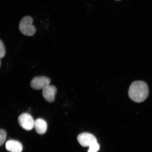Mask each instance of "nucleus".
<instances>
[{
    "instance_id": "1",
    "label": "nucleus",
    "mask_w": 152,
    "mask_h": 152,
    "mask_svg": "<svg viewBox=\"0 0 152 152\" xmlns=\"http://www.w3.org/2000/svg\"><path fill=\"white\" fill-rule=\"evenodd\" d=\"M149 94V88L144 82L134 81L129 87L128 94L131 99L137 102H144Z\"/></svg>"
},
{
    "instance_id": "2",
    "label": "nucleus",
    "mask_w": 152,
    "mask_h": 152,
    "mask_svg": "<svg viewBox=\"0 0 152 152\" xmlns=\"http://www.w3.org/2000/svg\"><path fill=\"white\" fill-rule=\"evenodd\" d=\"M33 19L28 16L23 18L19 24V29L22 34L28 36H32L35 34L36 28L33 25Z\"/></svg>"
},
{
    "instance_id": "3",
    "label": "nucleus",
    "mask_w": 152,
    "mask_h": 152,
    "mask_svg": "<svg viewBox=\"0 0 152 152\" xmlns=\"http://www.w3.org/2000/svg\"><path fill=\"white\" fill-rule=\"evenodd\" d=\"M19 125L22 128L26 130H31L34 126L35 121L32 116L28 113L20 115L18 118Z\"/></svg>"
},
{
    "instance_id": "4",
    "label": "nucleus",
    "mask_w": 152,
    "mask_h": 152,
    "mask_svg": "<svg viewBox=\"0 0 152 152\" xmlns=\"http://www.w3.org/2000/svg\"><path fill=\"white\" fill-rule=\"evenodd\" d=\"M50 80L49 78L44 76L34 78L30 83L32 88L36 90H43L50 85Z\"/></svg>"
},
{
    "instance_id": "5",
    "label": "nucleus",
    "mask_w": 152,
    "mask_h": 152,
    "mask_svg": "<svg viewBox=\"0 0 152 152\" xmlns=\"http://www.w3.org/2000/svg\"><path fill=\"white\" fill-rule=\"evenodd\" d=\"M78 141L80 145L84 147H90L97 142L96 137L88 133H83L80 134L77 137Z\"/></svg>"
},
{
    "instance_id": "6",
    "label": "nucleus",
    "mask_w": 152,
    "mask_h": 152,
    "mask_svg": "<svg viewBox=\"0 0 152 152\" xmlns=\"http://www.w3.org/2000/svg\"><path fill=\"white\" fill-rule=\"evenodd\" d=\"M56 92V87L49 85L43 89L42 94L43 98L47 102H52L55 100Z\"/></svg>"
},
{
    "instance_id": "7",
    "label": "nucleus",
    "mask_w": 152,
    "mask_h": 152,
    "mask_svg": "<svg viewBox=\"0 0 152 152\" xmlns=\"http://www.w3.org/2000/svg\"><path fill=\"white\" fill-rule=\"evenodd\" d=\"M5 147L7 151L10 152H22L23 150L21 143L14 140L7 141L6 143Z\"/></svg>"
},
{
    "instance_id": "8",
    "label": "nucleus",
    "mask_w": 152,
    "mask_h": 152,
    "mask_svg": "<svg viewBox=\"0 0 152 152\" xmlns=\"http://www.w3.org/2000/svg\"><path fill=\"white\" fill-rule=\"evenodd\" d=\"M34 127L38 134H42L46 132L47 124L44 120L39 118L35 121Z\"/></svg>"
},
{
    "instance_id": "9",
    "label": "nucleus",
    "mask_w": 152,
    "mask_h": 152,
    "mask_svg": "<svg viewBox=\"0 0 152 152\" xmlns=\"http://www.w3.org/2000/svg\"><path fill=\"white\" fill-rule=\"evenodd\" d=\"M7 134L3 129H0V147L4 143L6 139Z\"/></svg>"
},
{
    "instance_id": "10",
    "label": "nucleus",
    "mask_w": 152,
    "mask_h": 152,
    "mask_svg": "<svg viewBox=\"0 0 152 152\" xmlns=\"http://www.w3.org/2000/svg\"><path fill=\"white\" fill-rule=\"evenodd\" d=\"M99 144L97 142L89 147L88 152H97L99 150Z\"/></svg>"
},
{
    "instance_id": "11",
    "label": "nucleus",
    "mask_w": 152,
    "mask_h": 152,
    "mask_svg": "<svg viewBox=\"0 0 152 152\" xmlns=\"http://www.w3.org/2000/svg\"><path fill=\"white\" fill-rule=\"evenodd\" d=\"M5 54V49L3 42L0 39V58H2Z\"/></svg>"
},
{
    "instance_id": "12",
    "label": "nucleus",
    "mask_w": 152,
    "mask_h": 152,
    "mask_svg": "<svg viewBox=\"0 0 152 152\" xmlns=\"http://www.w3.org/2000/svg\"><path fill=\"white\" fill-rule=\"evenodd\" d=\"M0 66H1V61H0Z\"/></svg>"
},
{
    "instance_id": "13",
    "label": "nucleus",
    "mask_w": 152,
    "mask_h": 152,
    "mask_svg": "<svg viewBox=\"0 0 152 152\" xmlns=\"http://www.w3.org/2000/svg\"><path fill=\"white\" fill-rule=\"evenodd\" d=\"M116 1H120V0H116Z\"/></svg>"
}]
</instances>
